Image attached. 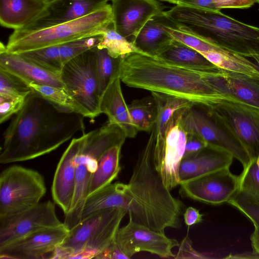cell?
<instances>
[{
	"mask_svg": "<svg viewBox=\"0 0 259 259\" xmlns=\"http://www.w3.org/2000/svg\"><path fill=\"white\" fill-rule=\"evenodd\" d=\"M126 136L117 125L108 122L102 126L76 138L78 150L75 157V186L72 203L65 215L64 224L69 230L79 223L84 202L88 196L90 182L102 154L109 148L122 146Z\"/></svg>",
	"mask_w": 259,
	"mask_h": 259,
	"instance_id": "obj_6",
	"label": "cell"
},
{
	"mask_svg": "<svg viewBox=\"0 0 259 259\" xmlns=\"http://www.w3.org/2000/svg\"><path fill=\"white\" fill-rule=\"evenodd\" d=\"M130 204L127 184L111 183L87 197L80 221L97 211L107 208H121L127 212Z\"/></svg>",
	"mask_w": 259,
	"mask_h": 259,
	"instance_id": "obj_26",
	"label": "cell"
},
{
	"mask_svg": "<svg viewBox=\"0 0 259 259\" xmlns=\"http://www.w3.org/2000/svg\"><path fill=\"white\" fill-rule=\"evenodd\" d=\"M115 242L128 258L141 251L163 258H175L172 249L180 245L176 239L168 238L164 232L152 230L131 219L126 225L119 228Z\"/></svg>",
	"mask_w": 259,
	"mask_h": 259,
	"instance_id": "obj_13",
	"label": "cell"
},
{
	"mask_svg": "<svg viewBox=\"0 0 259 259\" xmlns=\"http://www.w3.org/2000/svg\"><path fill=\"white\" fill-rule=\"evenodd\" d=\"M176 5L210 11L221 10L214 0H182Z\"/></svg>",
	"mask_w": 259,
	"mask_h": 259,
	"instance_id": "obj_43",
	"label": "cell"
},
{
	"mask_svg": "<svg viewBox=\"0 0 259 259\" xmlns=\"http://www.w3.org/2000/svg\"><path fill=\"white\" fill-rule=\"evenodd\" d=\"M217 67L226 71L245 74L259 78V70L249 58L223 49L201 54Z\"/></svg>",
	"mask_w": 259,
	"mask_h": 259,
	"instance_id": "obj_30",
	"label": "cell"
},
{
	"mask_svg": "<svg viewBox=\"0 0 259 259\" xmlns=\"http://www.w3.org/2000/svg\"><path fill=\"white\" fill-rule=\"evenodd\" d=\"M65 225L39 230L0 246V258H53L58 247L67 236Z\"/></svg>",
	"mask_w": 259,
	"mask_h": 259,
	"instance_id": "obj_14",
	"label": "cell"
},
{
	"mask_svg": "<svg viewBox=\"0 0 259 259\" xmlns=\"http://www.w3.org/2000/svg\"><path fill=\"white\" fill-rule=\"evenodd\" d=\"M156 57L172 64L203 71H214L220 68L196 50L173 39Z\"/></svg>",
	"mask_w": 259,
	"mask_h": 259,
	"instance_id": "obj_28",
	"label": "cell"
},
{
	"mask_svg": "<svg viewBox=\"0 0 259 259\" xmlns=\"http://www.w3.org/2000/svg\"><path fill=\"white\" fill-rule=\"evenodd\" d=\"M63 225L57 216L55 202H39L17 214L0 219V246L39 230Z\"/></svg>",
	"mask_w": 259,
	"mask_h": 259,
	"instance_id": "obj_16",
	"label": "cell"
},
{
	"mask_svg": "<svg viewBox=\"0 0 259 259\" xmlns=\"http://www.w3.org/2000/svg\"><path fill=\"white\" fill-rule=\"evenodd\" d=\"M181 122L187 133L196 134L207 144L229 152L243 167L250 162L249 155L243 146L212 109L193 106L183 111Z\"/></svg>",
	"mask_w": 259,
	"mask_h": 259,
	"instance_id": "obj_10",
	"label": "cell"
},
{
	"mask_svg": "<svg viewBox=\"0 0 259 259\" xmlns=\"http://www.w3.org/2000/svg\"><path fill=\"white\" fill-rule=\"evenodd\" d=\"M228 203L247 217L259 228V197L239 189Z\"/></svg>",
	"mask_w": 259,
	"mask_h": 259,
	"instance_id": "obj_36",
	"label": "cell"
},
{
	"mask_svg": "<svg viewBox=\"0 0 259 259\" xmlns=\"http://www.w3.org/2000/svg\"><path fill=\"white\" fill-rule=\"evenodd\" d=\"M77 150V139L74 138L60 159L51 188L53 200L65 215L70 210L74 197Z\"/></svg>",
	"mask_w": 259,
	"mask_h": 259,
	"instance_id": "obj_21",
	"label": "cell"
},
{
	"mask_svg": "<svg viewBox=\"0 0 259 259\" xmlns=\"http://www.w3.org/2000/svg\"><path fill=\"white\" fill-rule=\"evenodd\" d=\"M43 1H44L46 3L49 4L55 0H43Z\"/></svg>",
	"mask_w": 259,
	"mask_h": 259,
	"instance_id": "obj_49",
	"label": "cell"
},
{
	"mask_svg": "<svg viewBox=\"0 0 259 259\" xmlns=\"http://www.w3.org/2000/svg\"><path fill=\"white\" fill-rule=\"evenodd\" d=\"M48 4L43 0H0V23L5 27L22 29L36 19Z\"/></svg>",
	"mask_w": 259,
	"mask_h": 259,
	"instance_id": "obj_25",
	"label": "cell"
},
{
	"mask_svg": "<svg viewBox=\"0 0 259 259\" xmlns=\"http://www.w3.org/2000/svg\"><path fill=\"white\" fill-rule=\"evenodd\" d=\"M226 258H259V253L254 251L251 252H245L239 254L229 255Z\"/></svg>",
	"mask_w": 259,
	"mask_h": 259,
	"instance_id": "obj_47",
	"label": "cell"
},
{
	"mask_svg": "<svg viewBox=\"0 0 259 259\" xmlns=\"http://www.w3.org/2000/svg\"><path fill=\"white\" fill-rule=\"evenodd\" d=\"M207 145L206 142L198 135L193 133H187L184 156L196 153Z\"/></svg>",
	"mask_w": 259,
	"mask_h": 259,
	"instance_id": "obj_42",
	"label": "cell"
},
{
	"mask_svg": "<svg viewBox=\"0 0 259 259\" xmlns=\"http://www.w3.org/2000/svg\"><path fill=\"white\" fill-rule=\"evenodd\" d=\"M117 71L100 97L99 109L101 113L107 116L109 123L118 126L126 137L134 138L138 131L132 121Z\"/></svg>",
	"mask_w": 259,
	"mask_h": 259,
	"instance_id": "obj_24",
	"label": "cell"
},
{
	"mask_svg": "<svg viewBox=\"0 0 259 259\" xmlns=\"http://www.w3.org/2000/svg\"><path fill=\"white\" fill-rule=\"evenodd\" d=\"M229 168L180 184V195L211 205L228 203L239 189V176L233 174Z\"/></svg>",
	"mask_w": 259,
	"mask_h": 259,
	"instance_id": "obj_15",
	"label": "cell"
},
{
	"mask_svg": "<svg viewBox=\"0 0 259 259\" xmlns=\"http://www.w3.org/2000/svg\"><path fill=\"white\" fill-rule=\"evenodd\" d=\"M32 91L57 107L76 112L75 103L64 88L30 83Z\"/></svg>",
	"mask_w": 259,
	"mask_h": 259,
	"instance_id": "obj_34",
	"label": "cell"
},
{
	"mask_svg": "<svg viewBox=\"0 0 259 259\" xmlns=\"http://www.w3.org/2000/svg\"><path fill=\"white\" fill-rule=\"evenodd\" d=\"M118 71L120 80L128 87L174 96L199 107L212 109L215 100L224 97L213 85L216 71L190 69L138 53L120 57Z\"/></svg>",
	"mask_w": 259,
	"mask_h": 259,
	"instance_id": "obj_2",
	"label": "cell"
},
{
	"mask_svg": "<svg viewBox=\"0 0 259 259\" xmlns=\"http://www.w3.org/2000/svg\"><path fill=\"white\" fill-rule=\"evenodd\" d=\"M122 146H114L100 156L96 170L91 178L88 196L112 183L117 178L121 170L120 155Z\"/></svg>",
	"mask_w": 259,
	"mask_h": 259,
	"instance_id": "obj_29",
	"label": "cell"
},
{
	"mask_svg": "<svg viewBox=\"0 0 259 259\" xmlns=\"http://www.w3.org/2000/svg\"><path fill=\"white\" fill-rule=\"evenodd\" d=\"M165 29L173 39L201 54L222 49L194 34L180 29L173 23L166 25Z\"/></svg>",
	"mask_w": 259,
	"mask_h": 259,
	"instance_id": "obj_37",
	"label": "cell"
},
{
	"mask_svg": "<svg viewBox=\"0 0 259 259\" xmlns=\"http://www.w3.org/2000/svg\"><path fill=\"white\" fill-rule=\"evenodd\" d=\"M185 110L177 113L170 119L163 146L152 152L154 169L169 191L180 185L179 170L184 155L187 136V132L181 122V115Z\"/></svg>",
	"mask_w": 259,
	"mask_h": 259,
	"instance_id": "obj_12",
	"label": "cell"
},
{
	"mask_svg": "<svg viewBox=\"0 0 259 259\" xmlns=\"http://www.w3.org/2000/svg\"><path fill=\"white\" fill-rule=\"evenodd\" d=\"M109 1H112V0H109Z\"/></svg>",
	"mask_w": 259,
	"mask_h": 259,
	"instance_id": "obj_52",
	"label": "cell"
},
{
	"mask_svg": "<svg viewBox=\"0 0 259 259\" xmlns=\"http://www.w3.org/2000/svg\"><path fill=\"white\" fill-rule=\"evenodd\" d=\"M247 152L250 160L259 157V110L228 97L211 105Z\"/></svg>",
	"mask_w": 259,
	"mask_h": 259,
	"instance_id": "obj_11",
	"label": "cell"
},
{
	"mask_svg": "<svg viewBox=\"0 0 259 259\" xmlns=\"http://www.w3.org/2000/svg\"><path fill=\"white\" fill-rule=\"evenodd\" d=\"M120 58H113L109 55L106 49H98L97 47L95 68L100 96L117 72Z\"/></svg>",
	"mask_w": 259,
	"mask_h": 259,
	"instance_id": "obj_33",
	"label": "cell"
},
{
	"mask_svg": "<svg viewBox=\"0 0 259 259\" xmlns=\"http://www.w3.org/2000/svg\"><path fill=\"white\" fill-rule=\"evenodd\" d=\"M128 109L138 131H151L157 117V106L152 96L133 101Z\"/></svg>",
	"mask_w": 259,
	"mask_h": 259,
	"instance_id": "obj_31",
	"label": "cell"
},
{
	"mask_svg": "<svg viewBox=\"0 0 259 259\" xmlns=\"http://www.w3.org/2000/svg\"><path fill=\"white\" fill-rule=\"evenodd\" d=\"M109 0H55L22 29H39L73 21L87 16L108 3Z\"/></svg>",
	"mask_w": 259,
	"mask_h": 259,
	"instance_id": "obj_18",
	"label": "cell"
},
{
	"mask_svg": "<svg viewBox=\"0 0 259 259\" xmlns=\"http://www.w3.org/2000/svg\"><path fill=\"white\" fill-rule=\"evenodd\" d=\"M96 48L69 61L61 72L64 88L73 100L77 113L91 119L101 114V96L95 68Z\"/></svg>",
	"mask_w": 259,
	"mask_h": 259,
	"instance_id": "obj_8",
	"label": "cell"
},
{
	"mask_svg": "<svg viewBox=\"0 0 259 259\" xmlns=\"http://www.w3.org/2000/svg\"><path fill=\"white\" fill-rule=\"evenodd\" d=\"M176 5L182 0H158ZM221 10L225 9H246L251 7L255 0H214Z\"/></svg>",
	"mask_w": 259,
	"mask_h": 259,
	"instance_id": "obj_41",
	"label": "cell"
},
{
	"mask_svg": "<svg viewBox=\"0 0 259 259\" xmlns=\"http://www.w3.org/2000/svg\"><path fill=\"white\" fill-rule=\"evenodd\" d=\"M32 92L29 84L22 79L0 68V97H27Z\"/></svg>",
	"mask_w": 259,
	"mask_h": 259,
	"instance_id": "obj_35",
	"label": "cell"
},
{
	"mask_svg": "<svg viewBox=\"0 0 259 259\" xmlns=\"http://www.w3.org/2000/svg\"><path fill=\"white\" fill-rule=\"evenodd\" d=\"M183 216L186 225L191 226L201 222L203 215L196 208L190 206L185 210Z\"/></svg>",
	"mask_w": 259,
	"mask_h": 259,
	"instance_id": "obj_45",
	"label": "cell"
},
{
	"mask_svg": "<svg viewBox=\"0 0 259 259\" xmlns=\"http://www.w3.org/2000/svg\"><path fill=\"white\" fill-rule=\"evenodd\" d=\"M113 22L111 5L79 19L36 30L17 29L10 35L8 52L21 54L102 34Z\"/></svg>",
	"mask_w": 259,
	"mask_h": 259,
	"instance_id": "obj_5",
	"label": "cell"
},
{
	"mask_svg": "<svg viewBox=\"0 0 259 259\" xmlns=\"http://www.w3.org/2000/svg\"><path fill=\"white\" fill-rule=\"evenodd\" d=\"M101 35L54 45L19 54L42 67L61 73L64 65L81 53L97 47Z\"/></svg>",
	"mask_w": 259,
	"mask_h": 259,
	"instance_id": "obj_19",
	"label": "cell"
},
{
	"mask_svg": "<svg viewBox=\"0 0 259 259\" xmlns=\"http://www.w3.org/2000/svg\"><path fill=\"white\" fill-rule=\"evenodd\" d=\"M255 63L259 65V57L254 56L250 58Z\"/></svg>",
	"mask_w": 259,
	"mask_h": 259,
	"instance_id": "obj_48",
	"label": "cell"
},
{
	"mask_svg": "<svg viewBox=\"0 0 259 259\" xmlns=\"http://www.w3.org/2000/svg\"><path fill=\"white\" fill-rule=\"evenodd\" d=\"M96 258L128 259L127 256L117 245L115 241L105 249L101 253H100Z\"/></svg>",
	"mask_w": 259,
	"mask_h": 259,
	"instance_id": "obj_44",
	"label": "cell"
},
{
	"mask_svg": "<svg viewBox=\"0 0 259 259\" xmlns=\"http://www.w3.org/2000/svg\"><path fill=\"white\" fill-rule=\"evenodd\" d=\"M250 240L253 251L259 253V228L254 227Z\"/></svg>",
	"mask_w": 259,
	"mask_h": 259,
	"instance_id": "obj_46",
	"label": "cell"
},
{
	"mask_svg": "<svg viewBox=\"0 0 259 259\" xmlns=\"http://www.w3.org/2000/svg\"><path fill=\"white\" fill-rule=\"evenodd\" d=\"M172 22L163 11L150 19L137 35L134 44L143 53L156 56L173 38L165 29Z\"/></svg>",
	"mask_w": 259,
	"mask_h": 259,
	"instance_id": "obj_27",
	"label": "cell"
},
{
	"mask_svg": "<svg viewBox=\"0 0 259 259\" xmlns=\"http://www.w3.org/2000/svg\"><path fill=\"white\" fill-rule=\"evenodd\" d=\"M255 1H256V2L259 4V0H255Z\"/></svg>",
	"mask_w": 259,
	"mask_h": 259,
	"instance_id": "obj_51",
	"label": "cell"
},
{
	"mask_svg": "<svg viewBox=\"0 0 259 259\" xmlns=\"http://www.w3.org/2000/svg\"><path fill=\"white\" fill-rule=\"evenodd\" d=\"M114 29L134 43L139 33L152 17L163 12L157 0H112Z\"/></svg>",
	"mask_w": 259,
	"mask_h": 259,
	"instance_id": "obj_17",
	"label": "cell"
},
{
	"mask_svg": "<svg viewBox=\"0 0 259 259\" xmlns=\"http://www.w3.org/2000/svg\"><path fill=\"white\" fill-rule=\"evenodd\" d=\"M178 253L175 254V258H207L206 254L197 251L192 246V243L187 235L179 246Z\"/></svg>",
	"mask_w": 259,
	"mask_h": 259,
	"instance_id": "obj_40",
	"label": "cell"
},
{
	"mask_svg": "<svg viewBox=\"0 0 259 259\" xmlns=\"http://www.w3.org/2000/svg\"><path fill=\"white\" fill-rule=\"evenodd\" d=\"M163 13L180 29L223 49L247 58L259 57V27L220 11L176 5Z\"/></svg>",
	"mask_w": 259,
	"mask_h": 259,
	"instance_id": "obj_4",
	"label": "cell"
},
{
	"mask_svg": "<svg viewBox=\"0 0 259 259\" xmlns=\"http://www.w3.org/2000/svg\"><path fill=\"white\" fill-rule=\"evenodd\" d=\"M213 83L219 94L259 110V78L220 69Z\"/></svg>",
	"mask_w": 259,
	"mask_h": 259,
	"instance_id": "obj_22",
	"label": "cell"
},
{
	"mask_svg": "<svg viewBox=\"0 0 259 259\" xmlns=\"http://www.w3.org/2000/svg\"><path fill=\"white\" fill-rule=\"evenodd\" d=\"M256 161H257V163L258 165V167H259V157H258V159H257Z\"/></svg>",
	"mask_w": 259,
	"mask_h": 259,
	"instance_id": "obj_50",
	"label": "cell"
},
{
	"mask_svg": "<svg viewBox=\"0 0 259 259\" xmlns=\"http://www.w3.org/2000/svg\"><path fill=\"white\" fill-rule=\"evenodd\" d=\"M121 208L103 209L91 214L69 230L53 258H96L113 243L126 213Z\"/></svg>",
	"mask_w": 259,
	"mask_h": 259,
	"instance_id": "obj_7",
	"label": "cell"
},
{
	"mask_svg": "<svg viewBox=\"0 0 259 259\" xmlns=\"http://www.w3.org/2000/svg\"><path fill=\"white\" fill-rule=\"evenodd\" d=\"M46 191L44 178L37 171L19 165L4 169L0 175V219L37 205Z\"/></svg>",
	"mask_w": 259,
	"mask_h": 259,
	"instance_id": "obj_9",
	"label": "cell"
},
{
	"mask_svg": "<svg viewBox=\"0 0 259 259\" xmlns=\"http://www.w3.org/2000/svg\"><path fill=\"white\" fill-rule=\"evenodd\" d=\"M97 48L106 49L109 55L114 58H122L132 53L144 54L134 43L118 33L114 29L113 24L101 34Z\"/></svg>",
	"mask_w": 259,
	"mask_h": 259,
	"instance_id": "obj_32",
	"label": "cell"
},
{
	"mask_svg": "<svg viewBox=\"0 0 259 259\" xmlns=\"http://www.w3.org/2000/svg\"><path fill=\"white\" fill-rule=\"evenodd\" d=\"M83 117L51 103L32 91L4 134L0 163L34 159L56 150L80 131Z\"/></svg>",
	"mask_w": 259,
	"mask_h": 259,
	"instance_id": "obj_1",
	"label": "cell"
},
{
	"mask_svg": "<svg viewBox=\"0 0 259 259\" xmlns=\"http://www.w3.org/2000/svg\"><path fill=\"white\" fill-rule=\"evenodd\" d=\"M153 145L150 135L127 184L130 199L127 213L133 221L152 230L164 232L168 228H181V216L186 209L183 202L171 194L155 170Z\"/></svg>",
	"mask_w": 259,
	"mask_h": 259,
	"instance_id": "obj_3",
	"label": "cell"
},
{
	"mask_svg": "<svg viewBox=\"0 0 259 259\" xmlns=\"http://www.w3.org/2000/svg\"><path fill=\"white\" fill-rule=\"evenodd\" d=\"M27 97L20 96L13 98L0 97V123L9 119L18 113L23 107Z\"/></svg>",
	"mask_w": 259,
	"mask_h": 259,
	"instance_id": "obj_39",
	"label": "cell"
},
{
	"mask_svg": "<svg viewBox=\"0 0 259 259\" xmlns=\"http://www.w3.org/2000/svg\"><path fill=\"white\" fill-rule=\"evenodd\" d=\"M239 176V189L259 197V167L256 160H252Z\"/></svg>",
	"mask_w": 259,
	"mask_h": 259,
	"instance_id": "obj_38",
	"label": "cell"
},
{
	"mask_svg": "<svg viewBox=\"0 0 259 259\" xmlns=\"http://www.w3.org/2000/svg\"><path fill=\"white\" fill-rule=\"evenodd\" d=\"M233 158L229 152L209 144L196 153L184 156L179 170L180 185L230 168Z\"/></svg>",
	"mask_w": 259,
	"mask_h": 259,
	"instance_id": "obj_20",
	"label": "cell"
},
{
	"mask_svg": "<svg viewBox=\"0 0 259 259\" xmlns=\"http://www.w3.org/2000/svg\"><path fill=\"white\" fill-rule=\"evenodd\" d=\"M0 68L19 77L27 83L64 88L61 73L39 65L19 54L8 52L6 46H0Z\"/></svg>",
	"mask_w": 259,
	"mask_h": 259,
	"instance_id": "obj_23",
	"label": "cell"
}]
</instances>
